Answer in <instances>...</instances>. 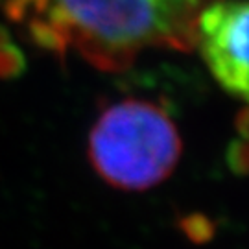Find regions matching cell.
I'll return each mask as SVG.
<instances>
[{
  "instance_id": "cell-1",
  "label": "cell",
  "mask_w": 249,
  "mask_h": 249,
  "mask_svg": "<svg viewBox=\"0 0 249 249\" xmlns=\"http://www.w3.org/2000/svg\"><path fill=\"white\" fill-rule=\"evenodd\" d=\"M213 0H46L30 24L39 46L72 50L100 71L131 67L148 50H192L201 9Z\"/></svg>"
},
{
  "instance_id": "cell-2",
  "label": "cell",
  "mask_w": 249,
  "mask_h": 249,
  "mask_svg": "<svg viewBox=\"0 0 249 249\" xmlns=\"http://www.w3.org/2000/svg\"><path fill=\"white\" fill-rule=\"evenodd\" d=\"M183 141L166 109L125 98L107 106L87 137V159L104 183L124 192L160 185L178 168Z\"/></svg>"
},
{
  "instance_id": "cell-3",
  "label": "cell",
  "mask_w": 249,
  "mask_h": 249,
  "mask_svg": "<svg viewBox=\"0 0 249 249\" xmlns=\"http://www.w3.org/2000/svg\"><path fill=\"white\" fill-rule=\"evenodd\" d=\"M194 48L216 83L249 106V0L209 2L196 20Z\"/></svg>"
},
{
  "instance_id": "cell-4",
  "label": "cell",
  "mask_w": 249,
  "mask_h": 249,
  "mask_svg": "<svg viewBox=\"0 0 249 249\" xmlns=\"http://www.w3.org/2000/svg\"><path fill=\"white\" fill-rule=\"evenodd\" d=\"M46 0H0V9L15 22H26L28 26L43 15Z\"/></svg>"
}]
</instances>
